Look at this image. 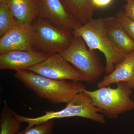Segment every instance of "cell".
Wrapping results in <instances>:
<instances>
[{
	"label": "cell",
	"instance_id": "10",
	"mask_svg": "<svg viewBox=\"0 0 134 134\" xmlns=\"http://www.w3.org/2000/svg\"><path fill=\"white\" fill-rule=\"evenodd\" d=\"M30 26L19 25L1 37L0 53L34 49Z\"/></svg>",
	"mask_w": 134,
	"mask_h": 134
},
{
	"label": "cell",
	"instance_id": "15",
	"mask_svg": "<svg viewBox=\"0 0 134 134\" xmlns=\"http://www.w3.org/2000/svg\"><path fill=\"white\" fill-rule=\"evenodd\" d=\"M6 100L0 114V134H18L20 132L21 121L17 118Z\"/></svg>",
	"mask_w": 134,
	"mask_h": 134
},
{
	"label": "cell",
	"instance_id": "2",
	"mask_svg": "<svg viewBox=\"0 0 134 134\" xmlns=\"http://www.w3.org/2000/svg\"><path fill=\"white\" fill-rule=\"evenodd\" d=\"M73 33L74 36L81 37L89 49L103 53L105 59L107 75L112 72L115 66L125 59L126 54L117 48L108 38L102 18H93L75 29Z\"/></svg>",
	"mask_w": 134,
	"mask_h": 134
},
{
	"label": "cell",
	"instance_id": "13",
	"mask_svg": "<svg viewBox=\"0 0 134 134\" xmlns=\"http://www.w3.org/2000/svg\"><path fill=\"white\" fill-rule=\"evenodd\" d=\"M19 25L30 26L38 17L36 0H4Z\"/></svg>",
	"mask_w": 134,
	"mask_h": 134
},
{
	"label": "cell",
	"instance_id": "5",
	"mask_svg": "<svg viewBox=\"0 0 134 134\" xmlns=\"http://www.w3.org/2000/svg\"><path fill=\"white\" fill-rule=\"evenodd\" d=\"M60 54L80 72L88 83H96L105 72L96 51L89 49L81 37L74 36L69 47Z\"/></svg>",
	"mask_w": 134,
	"mask_h": 134
},
{
	"label": "cell",
	"instance_id": "21",
	"mask_svg": "<svg viewBox=\"0 0 134 134\" xmlns=\"http://www.w3.org/2000/svg\"><path fill=\"white\" fill-rule=\"evenodd\" d=\"M4 0H0V3H1L3 2L4 1Z\"/></svg>",
	"mask_w": 134,
	"mask_h": 134
},
{
	"label": "cell",
	"instance_id": "8",
	"mask_svg": "<svg viewBox=\"0 0 134 134\" xmlns=\"http://www.w3.org/2000/svg\"><path fill=\"white\" fill-rule=\"evenodd\" d=\"M38 17L64 30L73 32L81 26L61 0H36Z\"/></svg>",
	"mask_w": 134,
	"mask_h": 134
},
{
	"label": "cell",
	"instance_id": "20",
	"mask_svg": "<svg viewBox=\"0 0 134 134\" xmlns=\"http://www.w3.org/2000/svg\"><path fill=\"white\" fill-rule=\"evenodd\" d=\"M113 1V0H92V2L95 9H101L108 7Z\"/></svg>",
	"mask_w": 134,
	"mask_h": 134
},
{
	"label": "cell",
	"instance_id": "11",
	"mask_svg": "<svg viewBox=\"0 0 134 134\" xmlns=\"http://www.w3.org/2000/svg\"><path fill=\"white\" fill-rule=\"evenodd\" d=\"M125 82L134 88V51L126 54L124 60L115 66L114 70L97 85L98 88Z\"/></svg>",
	"mask_w": 134,
	"mask_h": 134
},
{
	"label": "cell",
	"instance_id": "18",
	"mask_svg": "<svg viewBox=\"0 0 134 134\" xmlns=\"http://www.w3.org/2000/svg\"><path fill=\"white\" fill-rule=\"evenodd\" d=\"M115 16L122 25L127 33L134 42V21L128 17L124 10L120 9L116 13Z\"/></svg>",
	"mask_w": 134,
	"mask_h": 134
},
{
	"label": "cell",
	"instance_id": "4",
	"mask_svg": "<svg viewBox=\"0 0 134 134\" xmlns=\"http://www.w3.org/2000/svg\"><path fill=\"white\" fill-rule=\"evenodd\" d=\"M15 115L21 123H28L25 129L50 120L69 117H80L102 124L105 122L104 115L100 109L93 105L90 97L84 91L75 95L65 108L60 111H46L44 115L35 118L24 117L16 113Z\"/></svg>",
	"mask_w": 134,
	"mask_h": 134
},
{
	"label": "cell",
	"instance_id": "1",
	"mask_svg": "<svg viewBox=\"0 0 134 134\" xmlns=\"http://www.w3.org/2000/svg\"><path fill=\"white\" fill-rule=\"evenodd\" d=\"M14 76L39 97L53 104H68L77 94L86 89L80 82L50 79L27 70L17 71Z\"/></svg>",
	"mask_w": 134,
	"mask_h": 134
},
{
	"label": "cell",
	"instance_id": "16",
	"mask_svg": "<svg viewBox=\"0 0 134 134\" xmlns=\"http://www.w3.org/2000/svg\"><path fill=\"white\" fill-rule=\"evenodd\" d=\"M19 25L5 1L0 3V37Z\"/></svg>",
	"mask_w": 134,
	"mask_h": 134
},
{
	"label": "cell",
	"instance_id": "19",
	"mask_svg": "<svg viewBox=\"0 0 134 134\" xmlns=\"http://www.w3.org/2000/svg\"><path fill=\"white\" fill-rule=\"evenodd\" d=\"M124 12L127 16L134 21V0H125Z\"/></svg>",
	"mask_w": 134,
	"mask_h": 134
},
{
	"label": "cell",
	"instance_id": "14",
	"mask_svg": "<svg viewBox=\"0 0 134 134\" xmlns=\"http://www.w3.org/2000/svg\"><path fill=\"white\" fill-rule=\"evenodd\" d=\"M69 12L81 25L93 18L92 0H61Z\"/></svg>",
	"mask_w": 134,
	"mask_h": 134
},
{
	"label": "cell",
	"instance_id": "9",
	"mask_svg": "<svg viewBox=\"0 0 134 134\" xmlns=\"http://www.w3.org/2000/svg\"><path fill=\"white\" fill-rule=\"evenodd\" d=\"M48 56L34 48L0 53V69L16 72L27 70L44 60Z\"/></svg>",
	"mask_w": 134,
	"mask_h": 134
},
{
	"label": "cell",
	"instance_id": "3",
	"mask_svg": "<svg viewBox=\"0 0 134 134\" xmlns=\"http://www.w3.org/2000/svg\"><path fill=\"white\" fill-rule=\"evenodd\" d=\"M116 84L115 88L108 86L83 91L90 97L93 105L108 119H117L121 114L134 108V101L131 98L132 88L125 82Z\"/></svg>",
	"mask_w": 134,
	"mask_h": 134
},
{
	"label": "cell",
	"instance_id": "6",
	"mask_svg": "<svg viewBox=\"0 0 134 134\" xmlns=\"http://www.w3.org/2000/svg\"><path fill=\"white\" fill-rule=\"evenodd\" d=\"M30 28L33 48L48 56L66 50L74 37L73 32L59 29L38 17Z\"/></svg>",
	"mask_w": 134,
	"mask_h": 134
},
{
	"label": "cell",
	"instance_id": "17",
	"mask_svg": "<svg viewBox=\"0 0 134 134\" xmlns=\"http://www.w3.org/2000/svg\"><path fill=\"white\" fill-rule=\"evenodd\" d=\"M55 121L51 120L25 129L18 134H53Z\"/></svg>",
	"mask_w": 134,
	"mask_h": 134
},
{
	"label": "cell",
	"instance_id": "7",
	"mask_svg": "<svg viewBox=\"0 0 134 134\" xmlns=\"http://www.w3.org/2000/svg\"><path fill=\"white\" fill-rule=\"evenodd\" d=\"M27 70L55 80L85 82L80 72L60 54L49 55L44 60Z\"/></svg>",
	"mask_w": 134,
	"mask_h": 134
},
{
	"label": "cell",
	"instance_id": "12",
	"mask_svg": "<svg viewBox=\"0 0 134 134\" xmlns=\"http://www.w3.org/2000/svg\"><path fill=\"white\" fill-rule=\"evenodd\" d=\"M103 20L107 36L114 46L126 55L134 52V41L115 15Z\"/></svg>",
	"mask_w": 134,
	"mask_h": 134
}]
</instances>
